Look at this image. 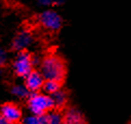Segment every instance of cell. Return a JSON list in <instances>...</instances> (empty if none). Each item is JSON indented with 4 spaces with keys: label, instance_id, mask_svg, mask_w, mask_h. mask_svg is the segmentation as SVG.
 <instances>
[{
    "label": "cell",
    "instance_id": "cell-6",
    "mask_svg": "<svg viewBox=\"0 0 131 124\" xmlns=\"http://www.w3.org/2000/svg\"><path fill=\"white\" fill-rule=\"evenodd\" d=\"M34 41V36L28 30H22L15 35L12 41V48L15 51L26 50Z\"/></svg>",
    "mask_w": 131,
    "mask_h": 124
},
{
    "label": "cell",
    "instance_id": "cell-3",
    "mask_svg": "<svg viewBox=\"0 0 131 124\" xmlns=\"http://www.w3.org/2000/svg\"><path fill=\"white\" fill-rule=\"evenodd\" d=\"M34 57L26 50L18 51L14 61H13V71L18 77L25 78L32 70H34Z\"/></svg>",
    "mask_w": 131,
    "mask_h": 124
},
{
    "label": "cell",
    "instance_id": "cell-1",
    "mask_svg": "<svg viewBox=\"0 0 131 124\" xmlns=\"http://www.w3.org/2000/svg\"><path fill=\"white\" fill-rule=\"evenodd\" d=\"M40 72L45 79H54L62 83L66 75V65L59 55L50 54L40 61Z\"/></svg>",
    "mask_w": 131,
    "mask_h": 124
},
{
    "label": "cell",
    "instance_id": "cell-17",
    "mask_svg": "<svg viewBox=\"0 0 131 124\" xmlns=\"http://www.w3.org/2000/svg\"><path fill=\"white\" fill-rule=\"evenodd\" d=\"M130 124H131V122H130Z\"/></svg>",
    "mask_w": 131,
    "mask_h": 124
},
{
    "label": "cell",
    "instance_id": "cell-15",
    "mask_svg": "<svg viewBox=\"0 0 131 124\" xmlns=\"http://www.w3.org/2000/svg\"><path fill=\"white\" fill-rule=\"evenodd\" d=\"M7 59H8V56H7L6 50L0 47V65H3L4 63H6Z\"/></svg>",
    "mask_w": 131,
    "mask_h": 124
},
{
    "label": "cell",
    "instance_id": "cell-7",
    "mask_svg": "<svg viewBox=\"0 0 131 124\" xmlns=\"http://www.w3.org/2000/svg\"><path fill=\"white\" fill-rule=\"evenodd\" d=\"M45 83V77L41 74L40 71L32 70L31 72L25 77V86L30 93L39 92L40 89H42Z\"/></svg>",
    "mask_w": 131,
    "mask_h": 124
},
{
    "label": "cell",
    "instance_id": "cell-13",
    "mask_svg": "<svg viewBox=\"0 0 131 124\" xmlns=\"http://www.w3.org/2000/svg\"><path fill=\"white\" fill-rule=\"evenodd\" d=\"M21 124H46L45 116H35L31 114L23 119Z\"/></svg>",
    "mask_w": 131,
    "mask_h": 124
},
{
    "label": "cell",
    "instance_id": "cell-14",
    "mask_svg": "<svg viewBox=\"0 0 131 124\" xmlns=\"http://www.w3.org/2000/svg\"><path fill=\"white\" fill-rule=\"evenodd\" d=\"M36 2L41 7H51L54 6V1L53 0H36Z\"/></svg>",
    "mask_w": 131,
    "mask_h": 124
},
{
    "label": "cell",
    "instance_id": "cell-16",
    "mask_svg": "<svg viewBox=\"0 0 131 124\" xmlns=\"http://www.w3.org/2000/svg\"><path fill=\"white\" fill-rule=\"evenodd\" d=\"M0 124H11V123L9 122L8 120H6V119H4L1 114H0Z\"/></svg>",
    "mask_w": 131,
    "mask_h": 124
},
{
    "label": "cell",
    "instance_id": "cell-2",
    "mask_svg": "<svg viewBox=\"0 0 131 124\" xmlns=\"http://www.w3.org/2000/svg\"><path fill=\"white\" fill-rule=\"evenodd\" d=\"M27 107L31 114L45 116L47 112L54 109V103L50 95L35 92L29 94V96L27 97Z\"/></svg>",
    "mask_w": 131,
    "mask_h": 124
},
{
    "label": "cell",
    "instance_id": "cell-12",
    "mask_svg": "<svg viewBox=\"0 0 131 124\" xmlns=\"http://www.w3.org/2000/svg\"><path fill=\"white\" fill-rule=\"evenodd\" d=\"M11 93L14 95L15 97L20 98V99H23V98H27L29 96V90L27 89V87L24 85H21V84H17V85H14L12 88H11Z\"/></svg>",
    "mask_w": 131,
    "mask_h": 124
},
{
    "label": "cell",
    "instance_id": "cell-10",
    "mask_svg": "<svg viewBox=\"0 0 131 124\" xmlns=\"http://www.w3.org/2000/svg\"><path fill=\"white\" fill-rule=\"evenodd\" d=\"M51 97H52V100H53L54 108L61 109L66 104L67 99H68V95L64 89L61 88L58 90V92H55L54 94L51 95Z\"/></svg>",
    "mask_w": 131,
    "mask_h": 124
},
{
    "label": "cell",
    "instance_id": "cell-5",
    "mask_svg": "<svg viewBox=\"0 0 131 124\" xmlns=\"http://www.w3.org/2000/svg\"><path fill=\"white\" fill-rule=\"evenodd\" d=\"M0 114H1L6 120H8L11 124H16L18 122H21L22 116H23L21 108L13 102L4 103L1 107Z\"/></svg>",
    "mask_w": 131,
    "mask_h": 124
},
{
    "label": "cell",
    "instance_id": "cell-4",
    "mask_svg": "<svg viewBox=\"0 0 131 124\" xmlns=\"http://www.w3.org/2000/svg\"><path fill=\"white\" fill-rule=\"evenodd\" d=\"M38 22L41 27L49 32H57L63 25L62 16L52 9H47L41 12L38 16Z\"/></svg>",
    "mask_w": 131,
    "mask_h": 124
},
{
    "label": "cell",
    "instance_id": "cell-8",
    "mask_svg": "<svg viewBox=\"0 0 131 124\" xmlns=\"http://www.w3.org/2000/svg\"><path fill=\"white\" fill-rule=\"evenodd\" d=\"M63 114V124H87L83 114L76 108H68Z\"/></svg>",
    "mask_w": 131,
    "mask_h": 124
},
{
    "label": "cell",
    "instance_id": "cell-9",
    "mask_svg": "<svg viewBox=\"0 0 131 124\" xmlns=\"http://www.w3.org/2000/svg\"><path fill=\"white\" fill-rule=\"evenodd\" d=\"M46 124H63L64 114L60 109L54 108L45 114Z\"/></svg>",
    "mask_w": 131,
    "mask_h": 124
},
{
    "label": "cell",
    "instance_id": "cell-11",
    "mask_svg": "<svg viewBox=\"0 0 131 124\" xmlns=\"http://www.w3.org/2000/svg\"><path fill=\"white\" fill-rule=\"evenodd\" d=\"M59 89H61V82L59 81H54V79H45L42 90L43 93L48 94V95H52L55 92H58Z\"/></svg>",
    "mask_w": 131,
    "mask_h": 124
}]
</instances>
